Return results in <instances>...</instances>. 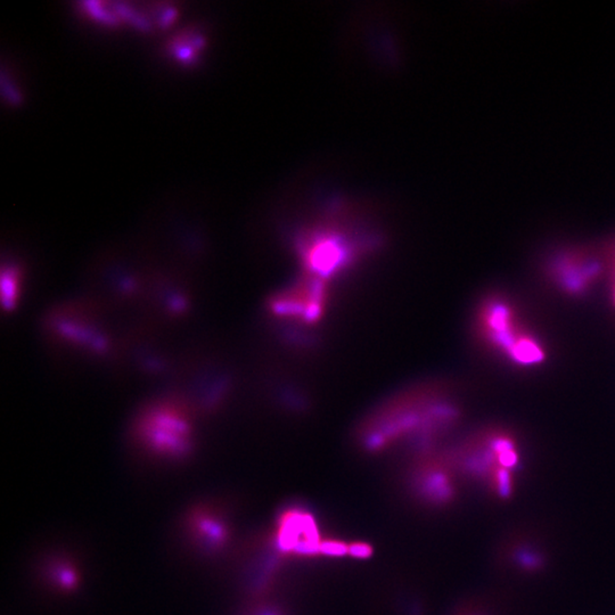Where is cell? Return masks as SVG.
I'll use <instances>...</instances> for the list:
<instances>
[{
	"label": "cell",
	"instance_id": "obj_1",
	"mask_svg": "<svg viewBox=\"0 0 615 615\" xmlns=\"http://www.w3.org/2000/svg\"><path fill=\"white\" fill-rule=\"evenodd\" d=\"M474 327L484 348L515 367H539L548 360L547 345L506 296L494 294L483 300L475 314Z\"/></svg>",
	"mask_w": 615,
	"mask_h": 615
},
{
	"label": "cell",
	"instance_id": "obj_2",
	"mask_svg": "<svg viewBox=\"0 0 615 615\" xmlns=\"http://www.w3.org/2000/svg\"><path fill=\"white\" fill-rule=\"evenodd\" d=\"M424 392L396 400L382 415H377L371 426L375 428L371 439L375 437L382 442L397 439L407 432H428L430 435L454 426L459 420V410L455 401L435 391L428 394Z\"/></svg>",
	"mask_w": 615,
	"mask_h": 615
},
{
	"label": "cell",
	"instance_id": "obj_3",
	"mask_svg": "<svg viewBox=\"0 0 615 615\" xmlns=\"http://www.w3.org/2000/svg\"><path fill=\"white\" fill-rule=\"evenodd\" d=\"M296 239V249L305 275L325 283L354 265L366 246V243L354 234L335 224L308 228Z\"/></svg>",
	"mask_w": 615,
	"mask_h": 615
},
{
	"label": "cell",
	"instance_id": "obj_4",
	"mask_svg": "<svg viewBox=\"0 0 615 615\" xmlns=\"http://www.w3.org/2000/svg\"><path fill=\"white\" fill-rule=\"evenodd\" d=\"M469 469L490 479L496 491L513 488V473L520 465L518 439L506 428H491L469 441L462 452Z\"/></svg>",
	"mask_w": 615,
	"mask_h": 615
},
{
	"label": "cell",
	"instance_id": "obj_5",
	"mask_svg": "<svg viewBox=\"0 0 615 615\" xmlns=\"http://www.w3.org/2000/svg\"><path fill=\"white\" fill-rule=\"evenodd\" d=\"M136 437L148 452L170 459L184 457L192 448L190 420L173 406L147 409L137 423Z\"/></svg>",
	"mask_w": 615,
	"mask_h": 615
},
{
	"label": "cell",
	"instance_id": "obj_6",
	"mask_svg": "<svg viewBox=\"0 0 615 615\" xmlns=\"http://www.w3.org/2000/svg\"><path fill=\"white\" fill-rule=\"evenodd\" d=\"M604 273H606L605 260L582 250L558 254L547 267L549 282L560 292L572 298L589 293Z\"/></svg>",
	"mask_w": 615,
	"mask_h": 615
},
{
	"label": "cell",
	"instance_id": "obj_7",
	"mask_svg": "<svg viewBox=\"0 0 615 615\" xmlns=\"http://www.w3.org/2000/svg\"><path fill=\"white\" fill-rule=\"evenodd\" d=\"M190 526L205 548L217 549L227 539V530L224 524L217 516L205 511L190 515Z\"/></svg>",
	"mask_w": 615,
	"mask_h": 615
},
{
	"label": "cell",
	"instance_id": "obj_8",
	"mask_svg": "<svg viewBox=\"0 0 615 615\" xmlns=\"http://www.w3.org/2000/svg\"><path fill=\"white\" fill-rule=\"evenodd\" d=\"M58 569L55 570L53 567L50 570V577L55 584L62 587L64 589H70L77 584V577H75V570L65 563H56Z\"/></svg>",
	"mask_w": 615,
	"mask_h": 615
},
{
	"label": "cell",
	"instance_id": "obj_9",
	"mask_svg": "<svg viewBox=\"0 0 615 615\" xmlns=\"http://www.w3.org/2000/svg\"><path fill=\"white\" fill-rule=\"evenodd\" d=\"M4 303L12 308L18 292V273L9 268V273H4Z\"/></svg>",
	"mask_w": 615,
	"mask_h": 615
},
{
	"label": "cell",
	"instance_id": "obj_10",
	"mask_svg": "<svg viewBox=\"0 0 615 615\" xmlns=\"http://www.w3.org/2000/svg\"><path fill=\"white\" fill-rule=\"evenodd\" d=\"M605 265H606V271L609 273L611 301H612L613 308L615 309V243L612 244V246L609 248V252H607Z\"/></svg>",
	"mask_w": 615,
	"mask_h": 615
}]
</instances>
